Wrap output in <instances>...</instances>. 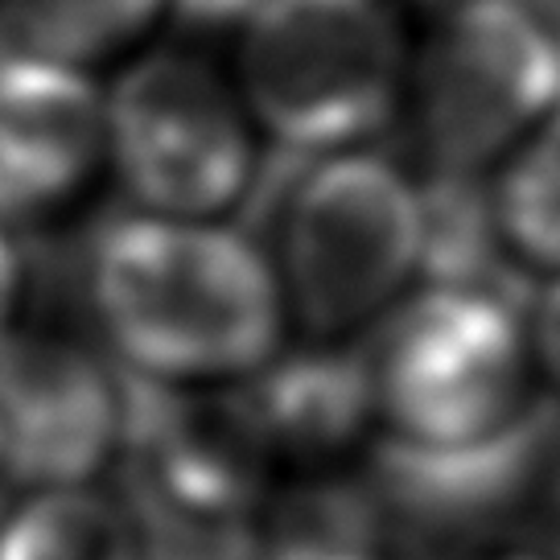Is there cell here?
I'll return each mask as SVG.
<instances>
[{
	"label": "cell",
	"mask_w": 560,
	"mask_h": 560,
	"mask_svg": "<svg viewBox=\"0 0 560 560\" xmlns=\"http://www.w3.org/2000/svg\"><path fill=\"white\" fill-rule=\"evenodd\" d=\"M280 293L256 240L223 223L137 210L88 240V305L137 380L256 375L280 350Z\"/></svg>",
	"instance_id": "1"
},
{
	"label": "cell",
	"mask_w": 560,
	"mask_h": 560,
	"mask_svg": "<svg viewBox=\"0 0 560 560\" xmlns=\"http://www.w3.org/2000/svg\"><path fill=\"white\" fill-rule=\"evenodd\" d=\"M280 158V153H277ZM284 158L260 182L280 202L284 293L317 338L354 330L387 310L420 268V190L380 153H330L305 170Z\"/></svg>",
	"instance_id": "2"
},
{
	"label": "cell",
	"mask_w": 560,
	"mask_h": 560,
	"mask_svg": "<svg viewBox=\"0 0 560 560\" xmlns=\"http://www.w3.org/2000/svg\"><path fill=\"white\" fill-rule=\"evenodd\" d=\"M240 67L280 158H330L392 120L404 42L380 0H264Z\"/></svg>",
	"instance_id": "3"
},
{
	"label": "cell",
	"mask_w": 560,
	"mask_h": 560,
	"mask_svg": "<svg viewBox=\"0 0 560 560\" xmlns=\"http://www.w3.org/2000/svg\"><path fill=\"white\" fill-rule=\"evenodd\" d=\"M520 310L490 293L429 289L371 347L375 408L400 445L470 450L524 417Z\"/></svg>",
	"instance_id": "4"
},
{
	"label": "cell",
	"mask_w": 560,
	"mask_h": 560,
	"mask_svg": "<svg viewBox=\"0 0 560 560\" xmlns=\"http://www.w3.org/2000/svg\"><path fill=\"white\" fill-rule=\"evenodd\" d=\"M107 153L144 214L207 219L256 186V144L219 70L186 50L144 54L104 104Z\"/></svg>",
	"instance_id": "5"
},
{
	"label": "cell",
	"mask_w": 560,
	"mask_h": 560,
	"mask_svg": "<svg viewBox=\"0 0 560 560\" xmlns=\"http://www.w3.org/2000/svg\"><path fill=\"white\" fill-rule=\"evenodd\" d=\"M560 107V37L520 0H462L420 62L417 137L433 174L482 165Z\"/></svg>",
	"instance_id": "6"
},
{
	"label": "cell",
	"mask_w": 560,
	"mask_h": 560,
	"mask_svg": "<svg viewBox=\"0 0 560 560\" xmlns=\"http://www.w3.org/2000/svg\"><path fill=\"white\" fill-rule=\"evenodd\" d=\"M124 445V375L58 330L0 334V474L88 487Z\"/></svg>",
	"instance_id": "7"
},
{
	"label": "cell",
	"mask_w": 560,
	"mask_h": 560,
	"mask_svg": "<svg viewBox=\"0 0 560 560\" xmlns=\"http://www.w3.org/2000/svg\"><path fill=\"white\" fill-rule=\"evenodd\" d=\"M104 153V100L83 70L0 54V223L58 210Z\"/></svg>",
	"instance_id": "8"
},
{
	"label": "cell",
	"mask_w": 560,
	"mask_h": 560,
	"mask_svg": "<svg viewBox=\"0 0 560 560\" xmlns=\"http://www.w3.org/2000/svg\"><path fill=\"white\" fill-rule=\"evenodd\" d=\"M268 457H326L363 433L375 384L371 350H298L247 375L235 392Z\"/></svg>",
	"instance_id": "9"
},
{
	"label": "cell",
	"mask_w": 560,
	"mask_h": 560,
	"mask_svg": "<svg viewBox=\"0 0 560 560\" xmlns=\"http://www.w3.org/2000/svg\"><path fill=\"white\" fill-rule=\"evenodd\" d=\"M0 560H140L137 520L104 490H34L0 515Z\"/></svg>",
	"instance_id": "10"
},
{
	"label": "cell",
	"mask_w": 560,
	"mask_h": 560,
	"mask_svg": "<svg viewBox=\"0 0 560 560\" xmlns=\"http://www.w3.org/2000/svg\"><path fill=\"white\" fill-rule=\"evenodd\" d=\"M170 0H0V42L62 67L128 46Z\"/></svg>",
	"instance_id": "11"
},
{
	"label": "cell",
	"mask_w": 560,
	"mask_h": 560,
	"mask_svg": "<svg viewBox=\"0 0 560 560\" xmlns=\"http://www.w3.org/2000/svg\"><path fill=\"white\" fill-rule=\"evenodd\" d=\"M490 198L511 256L560 268V107L515 153Z\"/></svg>",
	"instance_id": "12"
},
{
	"label": "cell",
	"mask_w": 560,
	"mask_h": 560,
	"mask_svg": "<svg viewBox=\"0 0 560 560\" xmlns=\"http://www.w3.org/2000/svg\"><path fill=\"white\" fill-rule=\"evenodd\" d=\"M137 520L140 560H264L260 511H207L124 494Z\"/></svg>",
	"instance_id": "13"
},
{
	"label": "cell",
	"mask_w": 560,
	"mask_h": 560,
	"mask_svg": "<svg viewBox=\"0 0 560 560\" xmlns=\"http://www.w3.org/2000/svg\"><path fill=\"white\" fill-rule=\"evenodd\" d=\"M264 0H170L174 18L186 25V30H198V34H214V30H228L235 21H244L260 9Z\"/></svg>",
	"instance_id": "14"
},
{
	"label": "cell",
	"mask_w": 560,
	"mask_h": 560,
	"mask_svg": "<svg viewBox=\"0 0 560 560\" xmlns=\"http://www.w3.org/2000/svg\"><path fill=\"white\" fill-rule=\"evenodd\" d=\"M536 350L548 380L560 387V280L548 284L544 298L536 301Z\"/></svg>",
	"instance_id": "15"
},
{
	"label": "cell",
	"mask_w": 560,
	"mask_h": 560,
	"mask_svg": "<svg viewBox=\"0 0 560 560\" xmlns=\"http://www.w3.org/2000/svg\"><path fill=\"white\" fill-rule=\"evenodd\" d=\"M21 298V256L18 247L9 244V235L0 231V334L9 330L13 305Z\"/></svg>",
	"instance_id": "16"
},
{
	"label": "cell",
	"mask_w": 560,
	"mask_h": 560,
	"mask_svg": "<svg viewBox=\"0 0 560 560\" xmlns=\"http://www.w3.org/2000/svg\"><path fill=\"white\" fill-rule=\"evenodd\" d=\"M334 560H375V557H334Z\"/></svg>",
	"instance_id": "17"
},
{
	"label": "cell",
	"mask_w": 560,
	"mask_h": 560,
	"mask_svg": "<svg viewBox=\"0 0 560 560\" xmlns=\"http://www.w3.org/2000/svg\"><path fill=\"white\" fill-rule=\"evenodd\" d=\"M503 560H540V557H527V552H524V557H503Z\"/></svg>",
	"instance_id": "18"
}]
</instances>
